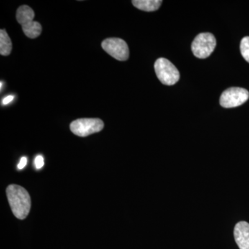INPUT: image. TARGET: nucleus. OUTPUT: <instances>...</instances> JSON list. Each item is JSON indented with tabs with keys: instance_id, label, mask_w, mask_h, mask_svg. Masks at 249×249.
<instances>
[{
	"instance_id": "1",
	"label": "nucleus",
	"mask_w": 249,
	"mask_h": 249,
	"mask_svg": "<svg viewBox=\"0 0 249 249\" xmlns=\"http://www.w3.org/2000/svg\"><path fill=\"white\" fill-rule=\"evenodd\" d=\"M6 196L14 215L19 219H25L31 206L29 193L23 187L12 184L6 188Z\"/></svg>"
},
{
	"instance_id": "2",
	"label": "nucleus",
	"mask_w": 249,
	"mask_h": 249,
	"mask_svg": "<svg viewBox=\"0 0 249 249\" xmlns=\"http://www.w3.org/2000/svg\"><path fill=\"white\" fill-rule=\"evenodd\" d=\"M156 74L163 85L176 84L180 78L179 72L175 65L166 58H160L155 63Z\"/></svg>"
},
{
	"instance_id": "3",
	"label": "nucleus",
	"mask_w": 249,
	"mask_h": 249,
	"mask_svg": "<svg viewBox=\"0 0 249 249\" xmlns=\"http://www.w3.org/2000/svg\"><path fill=\"white\" fill-rule=\"evenodd\" d=\"M216 47V39L212 34L202 33L196 36L191 49L195 56L200 59L208 58Z\"/></svg>"
},
{
	"instance_id": "4",
	"label": "nucleus",
	"mask_w": 249,
	"mask_h": 249,
	"mask_svg": "<svg viewBox=\"0 0 249 249\" xmlns=\"http://www.w3.org/2000/svg\"><path fill=\"white\" fill-rule=\"evenodd\" d=\"M104 127V123L99 119H80L73 121L70 129L73 134L80 137H88L90 134L101 132Z\"/></svg>"
},
{
	"instance_id": "5",
	"label": "nucleus",
	"mask_w": 249,
	"mask_h": 249,
	"mask_svg": "<svg viewBox=\"0 0 249 249\" xmlns=\"http://www.w3.org/2000/svg\"><path fill=\"white\" fill-rule=\"evenodd\" d=\"M249 98V93L247 89L241 88H231L222 93L219 103L224 108L236 107L247 102Z\"/></svg>"
},
{
	"instance_id": "6",
	"label": "nucleus",
	"mask_w": 249,
	"mask_h": 249,
	"mask_svg": "<svg viewBox=\"0 0 249 249\" xmlns=\"http://www.w3.org/2000/svg\"><path fill=\"white\" fill-rule=\"evenodd\" d=\"M103 49L113 58L124 61L129 58V48L127 43L121 38L111 37L102 42Z\"/></svg>"
},
{
	"instance_id": "7",
	"label": "nucleus",
	"mask_w": 249,
	"mask_h": 249,
	"mask_svg": "<svg viewBox=\"0 0 249 249\" xmlns=\"http://www.w3.org/2000/svg\"><path fill=\"white\" fill-rule=\"evenodd\" d=\"M234 237L240 249H249V224L240 222L234 229Z\"/></svg>"
},
{
	"instance_id": "8",
	"label": "nucleus",
	"mask_w": 249,
	"mask_h": 249,
	"mask_svg": "<svg viewBox=\"0 0 249 249\" xmlns=\"http://www.w3.org/2000/svg\"><path fill=\"white\" fill-rule=\"evenodd\" d=\"M34 16H35L34 11L27 5H23L18 8L17 13H16V19H17L18 23L22 26L34 22L33 19H34Z\"/></svg>"
},
{
	"instance_id": "9",
	"label": "nucleus",
	"mask_w": 249,
	"mask_h": 249,
	"mask_svg": "<svg viewBox=\"0 0 249 249\" xmlns=\"http://www.w3.org/2000/svg\"><path fill=\"white\" fill-rule=\"evenodd\" d=\"M132 2L137 9L152 12L160 9L163 1L160 0H133Z\"/></svg>"
},
{
	"instance_id": "10",
	"label": "nucleus",
	"mask_w": 249,
	"mask_h": 249,
	"mask_svg": "<svg viewBox=\"0 0 249 249\" xmlns=\"http://www.w3.org/2000/svg\"><path fill=\"white\" fill-rule=\"evenodd\" d=\"M12 50V42L6 31L1 29L0 31V53L1 55H10Z\"/></svg>"
},
{
	"instance_id": "11",
	"label": "nucleus",
	"mask_w": 249,
	"mask_h": 249,
	"mask_svg": "<svg viewBox=\"0 0 249 249\" xmlns=\"http://www.w3.org/2000/svg\"><path fill=\"white\" fill-rule=\"evenodd\" d=\"M24 34L29 38H36L40 35L42 33V28L40 23L34 22L22 26Z\"/></svg>"
},
{
	"instance_id": "12",
	"label": "nucleus",
	"mask_w": 249,
	"mask_h": 249,
	"mask_svg": "<svg viewBox=\"0 0 249 249\" xmlns=\"http://www.w3.org/2000/svg\"><path fill=\"white\" fill-rule=\"evenodd\" d=\"M240 51L243 58L249 63V37H244L241 40Z\"/></svg>"
},
{
	"instance_id": "13",
	"label": "nucleus",
	"mask_w": 249,
	"mask_h": 249,
	"mask_svg": "<svg viewBox=\"0 0 249 249\" xmlns=\"http://www.w3.org/2000/svg\"><path fill=\"white\" fill-rule=\"evenodd\" d=\"M44 164H45V162H44V159L42 156H37L35 160L36 168H37V170H40L44 166Z\"/></svg>"
},
{
	"instance_id": "14",
	"label": "nucleus",
	"mask_w": 249,
	"mask_h": 249,
	"mask_svg": "<svg viewBox=\"0 0 249 249\" xmlns=\"http://www.w3.org/2000/svg\"><path fill=\"white\" fill-rule=\"evenodd\" d=\"M27 157H22L20 160H19V163H18V168L19 170H22L23 168H24V167L27 165Z\"/></svg>"
},
{
	"instance_id": "15",
	"label": "nucleus",
	"mask_w": 249,
	"mask_h": 249,
	"mask_svg": "<svg viewBox=\"0 0 249 249\" xmlns=\"http://www.w3.org/2000/svg\"><path fill=\"white\" fill-rule=\"evenodd\" d=\"M14 96H6V98H4V99L2 100V104L3 105H7L9 104V103H11V101L14 100Z\"/></svg>"
}]
</instances>
